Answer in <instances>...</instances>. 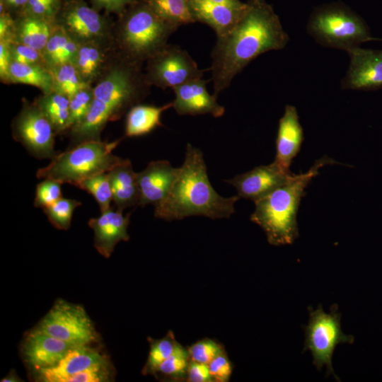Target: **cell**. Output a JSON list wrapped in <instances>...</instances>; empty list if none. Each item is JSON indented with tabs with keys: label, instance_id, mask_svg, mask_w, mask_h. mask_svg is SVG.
<instances>
[{
	"label": "cell",
	"instance_id": "6da1fadb",
	"mask_svg": "<svg viewBox=\"0 0 382 382\" xmlns=\"http://www.w3.org/2000/svg\"><path fill=\"white\" fill-rule=\"evenodd\" d=\"M289 36L278 17L263 0H249L237 23L217 37L212 52L214 95L228 88L251 61L271 50L283 49Z\"/></svg>",
	"mask_w": 382,
	"mask_h": 382
},
{
	"label": "cell",
	"instance_id": "7a4b0ae2",
	"mask_svg": "<svg viewBox=\"0 0 382 382\" xmlns=\"http://www.w3.org/2000/svg\"><path fill=\"white\" fill-rule=\"evenodd\" d=\"M238 195L224 197L212 186L202 152L187 144L183 165L166 197L155 205V217L166 221L192 216L212 219L229 218Z\"/></svg>",
	"mask_w": 382,
	"mask_h": 382
},
{
	"label": "cell",
	"instance_id": "3957f363",
	"mask_svg": "<svg viewBox=\"0 0 382 382\" xmlns=\"http://www.w3.org/2000/svg\"><path fill=\"white\" fill-rule=\"evenodd\" d=\"M335 161L329 157L317 160L306 173L294 175L284 185L255 202L250 220L265 231L270 244L279 246L292 244L299 236L296 221L301 198L320 168Z\"/></svg>",
	"mask_w": 382,
	"mask_h": 382
},
{
	"label": "cell",
	"instance_id": "277c9868",
	"mask_svg": "<svg viewBox=\"0 0 382 382\" xmlns=\"http://www.w3.org/2000/svg\"><path fill=\"white\" fill-rule=\"evenodd\" d=\"M120 141L96 140L78 144L57 154L47 166L37 171L36 176L76 186L87 178L109 172L122 160L112 154Z\"/></svg>",
	"mask_w": 382,
	"mask_h": 382
},
{
	"label": "cell",
	"instance_id": "5b68a950",
	"mask_svg": "<svg viewBox=\"0 0 382 382\" xmlns=\"http://www.w3.org/2000/svg\"><path fill=\"white\" fill-rule=\"evenodd\" d=\"M178 28L158 16L146 1L134 6L124 17L120 43L125 57L139 62L161 51Z\"/></svg>",
	"mask_w": 382,
	"mask_h": 382
},
{
	"label": "cell",
	"instance_id": "8992f818",
	"mask_svg": "<svg viewBox=\"0 0 382 382\" xmlns=\"http://www.w3.org/2000/svg\"><path fill=\"white\" fill-rule=\"evenodd\" d=\"M308 33L323 46L348 51L360 44L376 40L364 22L342 8H329L316 13L308 25Z\"/></svg>",
	"mask_w": 382,
	"mask_h": 382
},
{
	"label": "cell",
	"instance_id": "52a82bcc",
	"mask_svg": "<svg viewBox=\"0 0 382 382\" xmlns=\"http://www.w3.org/2000/svg\"><path fill=\"white\" fill-rule=\"evenodd\" d=\"M308 311L309 320L305 327L303 351L311 352L317 369L325 366L327 375L331 374L338 381L332 365L334 351L339 344L353 343L354 337L342 331L341 315L337 305L332 306L330 313H325L321 306L316 310L309 307Z\"/></svg>",
	"mask_w": 382,
	"mask_h": 382
},
{
	"label": "cell",
	"instance_id": "ba28073f",
	"mask_svg": "<svg viewBox=\"0 0 382 382\" xmlns=\"http://www.w3.org/2000/svg\"><path fill=\"white\" fill-rule=\"evenodd\" d=\"M37 328L75 345H91L98 340L94 325L83 306L57 300Z\"/></svg>",
	"mask_w": 382,
	"mask_h": 382
},
{
	"label": "cell",
	"instance_id": "9c48e42d",
	"mask_svg": "<svg viewBox=\"0 0 382 382\" xmlns=\"http://www.w3.org/2000/svg\"><path fill=\"white\" fill-rule=\"evenodd\" d=\"M145 76L148 84L162 88H173L188 81L202 78L203 70L189 53L175 45H167L161 51L149 59Z\"/></svg>",
	"mask_w": 382,
	"mask_h": 382
},
{
	"label": "cell",
	"instance_id": "30bf717a",
	"mask_svg": "<svg viewBox=\"0 0 382 382\" xmlns=\"http://www.w3.org/2000/svg\"><path fill=\"white\" fill-rule=\"evenodd\" d=\"M13 129L16 139L36 158L52 159L57 154L54 128L37 105L23 107Z\"/></svg>",
	"mask_w": 382,
	"mask_h": 382
},
{
	"label": "cell",
	"instance_id": "8fae6325",
	"mask_svg": "<svg viewBox=\"0 0 382 382\" xmlns=\"http://www.w3.org/2000/svg\"><path fill=\"white\" fill-rule=\"evenodd\" d=\"M294 175L289 170L274 161L225 180V182L236 189L238 197L255 202L284 185Z\"/></svg>",
	"mask_w": 382,
	"mask_h": 382
},
{
	"label": "cell",
	"instance_id": "7c38bea8",
	"mask_svg": "<svg viewBox=\"0 0 382 382\" xmlns=\"http://www.w3.org/2000/svg\"><path fill=\"white\" fill-rule=\"evenodd\" d=\"M349 66L342 80L343 89L372 91L382 88V50L357 47L347 51Z\"/></svg>",
	"mask_w": 382,
	"mask_h": 382
},
{
	"label": "cell",
	"instance_id": "4fadbf2b",
	"mask_svg": "<svg viewBox=\"0 0 382 382\" xmlns=\"http://www.w3.org/2000/svg\"><path fill=\"white\" fill-rule=\"evenodd\" d=\"M75 346L36 328L26 335L22 354L25 362L37 373L56 365Z\"/></svg>",
	"mask_w": 382,
	"mask_h": 382
},
{
	"label": "cell",
	"instance_id": "5bb4252c",
	"mask_svg": "<svg viewBox=\"0 0 382 382\" xmlns=\"http://www.w3.org/2000/svg\"><path fill=\"white\" fill-rule=\"evenodd\" d=\"M207 83L202 78H197L173 88V108L178 115L209 114L219 117L224 114L225 108L217 103V97L207 91Z\"/></svg>",
	"mask_w": 382,
	"mask_h": 382
},
{
	"label": "cell",
	"instance_id": "9a60e30c",
	"mask_svg": "<svg viewBox=\"0 0 382 382\" xmlns=\"http://www.w3.org/2000/svg\"><path fill=\"white\" fill-rule=\"evenodd\" d=\"M129 214L124 216L122 211L110 207L101 212L99 217L88 221L94 233V247L104 257H110L120 241H129Z\"/></svg>",
	"mask_w": 382,
	"mask_h": 382
},
{
	"label": "cell",
	"instance_id": "2e32d148",
	"mask_svg": "<svg viewBox=\"0 0 382 382\" xmlns=\"http://www.w3.org/2000/svg\"><path fill=\"white\" fill-rule=\"evenodd\" d=\"M178 168H174L165 160L150 162L142 171L137 173L140 194L139 206H154L168 195L176 176Z\"/></svg>",
	"mask_w": 382,
	"mask_h": 382
},
{
	"label": "cell",
	"instance_id": "e0dca14e",
	"mask_svg": "<svg viewBox=\"0 0 382 382\" xmlns=\"http://www.w3.org/2000/svg\"><path fill=\"white\" fill-rule=\"evenodd\" d=\"M108 358L91 345H77L70 349L54 366L37 373V379L43 382H65L76 374Z\"/></svg>",
	"mask_w": 382,
	"mask_h": 382
},
{
	"label": "cell",
	"instance_id": "ac0fdd59",
	"mask_svg": "<svg viewBox=\"0 0 382 382\" xmlns=\"http://www.w3.org/2000/svg\"><path fill=\"white\" fill-rule=\"evenodd\" d=\"M303 140V130L295 106L286 105L279 119L276 138L274 161L289 170L292 160L300 151Z\"/></svg>",
	"mask_w": 382,
	"mask_h": 382
},
{
	"label": "cell",
	"instance_id": "d6986e66",
	"mask_svg": "<svg viewBox=\"0 0 382 382\" xmlns=\"http://www.w3.org/2000/svg\"><path fill=\"white\" fill-rule=\"evenodd\" d=\"M196 21L207 24L219 37L237 23L244 13L247 3L241 6L214 4L204 0H190Z\"/></svg>",
	"mask_w": 382,
	"mask_h": 382
},
{
	"label": "cell",
	"instance_id": "ffe728a7",
	"mask_svg": "<svg viewBox=\"0 0 382 382\" xmlns=\"http://www.w3.org/2000/svg\"><path fill=\"white\" fill-rule=\"evenodd\" d=\"M112 201L116 208L125 209L139 205L140 194L137 179V173L132 168L129 159H124L115 166L109 172Z\"/></svg>",
	"mask_w": 382,
	"mask_h": 382
},
{
	"label": "cell",
	"instance_id": "44dd1931",
	"mask_svg": "<svg viewBox=\"0 0 382 382\" xmlns=\"http://www.w3.org/2000/svg\"><path fill=\"white\" fill-rule=\"evenodd\" d=\"M64 21L69 31L80 40H93L103 32L104 25L101 17L85 5L76 6L70 9Z\"/></svg>",
	"mask_w": 382,
	"mask_h": 382
},
{
	"label": "cell",
	"instance_id": "7402d4cb",
	"mask_svg": "<svg viewBox=\"0 0 382 382\" xmlns=\"http://www.w3.org/2000/svg\"><path fill=\"white\" fill-rule=\"evenodd\" d=\"M173 107L172 102L163 106L137 105L129 111L125 126L127 137L146 134L158 126H162L161 116L166 110Z\"/></svg>",
	"mask_w": 382,
	"mask_h": 382
},
{
	"label": "cell",
	"instance_id": "603a6c76",
	"mask_svg": "<svg viewBox=\"0 0 382 382\" xmlns=\"http://www.w3.org/2000/svg\"><path fill=\"white\" fill-rule=\"evenodd\" d=\"M10 80L40 88L46 94L52 92V73L37 64H25L12 61L9 69Z\"/></svg>",
	"mask_w": 382,
	"mask_h": 382
},
{
	"label": "cell",
	"instance_id": "cb8c5ba5",
	"mask_svg": "<svg viewBox=\"0 0 382 382\" xmlns=\"http://www.w3.org/2000/svg\"><path fill=\"white\" fill-rule=\"evenodd\" d=\"M69 102V97L54 91L40 98L37 105L49 120L54 130L59 132L67 129Z\"/></svg>",
	"mask_w": 382,
	"mask_h": 382
},
{
	"label": "cell",
	"instance_id": "d4e9b609",
	"mask_svg": "<svg viewBox=\"0 0 382 382\" xmlns=\"http://www.w3.org/2000/svg\"><path fill=\"white\" fill-rule=\"evenodd\" d=\"M161 18L180 26L197 22L190 0H146Z\"/></svg>",
	"mask_w": 382,
	"mask_h": 382
},
{
	"label": "cell",
	"instance_id": "484cf974",
	"mask_svg": "<svg viewBox=\"0 0 382 382\" xmlns=\"http://www.w3.org/2000/svg\"><path fill=\"white\" fill-rule=\"evenodd\" d=\"M52 75L55 92L66 96L69 99L79 91L88 88V83L74 64L56 66Z\"/></svg>",
	"mask_w": 382,
	"mask_h": 382
},
{
	"label": "cell",
	"instance_id": "4316f807",
	"mask_svg": "<svg viewBox=\"0 0 382 382\" xmlns=\"http://www.w3.org/2000/svg\"><path fill=\"white\" fill-rule=\"evenodd\" d=\"M148 341L150 349L142 374L154 375L159 366L173 352L178 342L171 331L161 339L149 337Z\"/></svg>",
	"mask_w": 382,
	"mask_h": 382
},
{
	"label": "cell",
	"instance_id": "83f0119b",
	"mask_svg": "<svg viewBox=\"0 0 382 382\" xmlns=\"http://www.w3.org/2000/svg\"><path fill=\"white\" fill-rule=\"evenodd\" d=\"M18 36L22 44L40 51L45 48L51 34L45 21L36 18H28L21 23Z\"/></svg>",
	"mask_w": 382,
	"mask_h": 382
},
{
	"label": "cell",
	"instance_id": "f1b7e54d",
	"mask_svg": "<svg viewBox=\"0 0 382 382\" xmlns=\"http://www.w3.org/2000/svg\"><path fill=\"white\" fill-rule=\"evenodd\" d=\"M76 187L86 191L95 198L100 212L110 208L112 190L108 172L87 178L76 184Z\"/></svg>",
	"mask_w": 382,
	"mask_h": 382
},
{
	"label": "cell",
	"instance_id": "f546056e",
	"mask_svg": "<svg viewBox=\"0 0 382 382\" xmlns=\"http://www.w3.org/2000/svg\"><path fill=\"white\" fill-rule=\"evenodd\" d=\"M190 361L187 349L178 343L173 352L159 366L154 376L175 381L186 379Z\"/></svg>",
	"mask_w": 382,
	"mask_h": 382
},
{
	"label": "cell",
	"instance_id": "4dcf8cb0",
	"mask_svg": "<svg viewBox=\"0 0 382 382\" xmlns=\"http://www.w3.org/2000/svg\"><path fill=\"white\" fill-rule=\"evenodd\" d=\"M103 59V54L98 48L91 45H86L79 48L74 64L82 79L87 82L96 76Z\"/></svg>",
	"mask_w": 382,
	"mask_h": 382
},
{
	"label": "cell",
	"instance_id": "1f68e13d",
	"mask_svg": "<svg viewBox=\"0 0 382 382\" xmlns=\"http://www.w3.org/2000/svg\"><path fill=\"white\" fill-rule=\"evenodd\" d=\"M81 205L79 201L62 197L43 211L53 226L66 231L70 227L74 211Z\"/></svg>",
	"mask_w": 382,
	"mask_h": 382
},
{
	"label": "cell",
	"instance_id": "d6a6232c",
	"mask_svg": "<svg viewBox=\"0 0 382 382\" xmlns=\"http://www.w3.org/2000/svg\"><path fill=\"white\" fill-rule=\"evenodd\" d=\"M93 100V91H79L70 98L67 129L78 125L87 115Z\"/></svg>",
	"mask_w": 382,
	"mask_h": 382
},
{
	"label": "cell",
	"instance_id": "836d02e7",
	"mask_svg": "<svg viewBox=\"0 0 382 382\" xmlns=\"http://www.w3.org/2000/svg\"><path fill=\"white\" fill-rule=\"evenodd\" d=\"M107 359L67 378L65 382H107L111 381L113 372Z\"/></svg>",
	"mask_w": 382,
	"mask_h": 382
},
{
	"label": "cell",
	"instance_id": "e575fe53",
	"mask_svg": "<svg viewBox=\"0 0 382 382\" xmlns=\"http://www.w3.org/2000/svg\"><path fill=\"white\" fill-rule=\"evenodd\" d=\"M62 185L61 183L52 179H43L36 186L35 207L43 209L61 199Z\"/></svg>",
	"mask_w": 382,
	"mask_h": 382
},
{
	"label": "cell",
	"instance_id": "d590c367",
	"mask_svg": "<svg viewBox=\"0 0 382 382\" xmlns=\"http://www.w3.org/2000/svg\"><path fill=\"white\" fill-rule=\"evenodd\" d=\"M190 360L208 364L217 355L224 352L223 347L211 339H202L187 348Z\"/></svg>",
	"mask_w": 382,
	"mask_h": 382
},
{
	"label": "cell",
	"instance_id": "8d00e7d4",
	"mask_svg": "<svg viewBox=\"0 0 382 382\" xmlns=\"http://www.w3.org/2000/svg\"><path fill=\"white\" fill-rule=\"evenodd\" d=\"M211 376L216 382H227L229 381L233 366L225 351L217 355L209 364Z\"/></svg>",
	"mask_w": 382,
	"mask_h": 382
},
{
	"label": "cell",
	"instance_id": "74e56055",
	"mask_svg": "<svg viewBox=\"0 0 382 382\" xmlns=\"http://www.w3.org/2000/svg\"><path fill=\"white\" fill-rule=\"evenodd\" d=\"M12 61L25 64H36L40 60L39 50L24 44L8 45Z\"/></svg>",
	"mask_w": 382,
	"mask_h": 382
},
{
	"label": "cell",
	"instance_id": "f35d334b",
	"mask_svg": "<svg viewBox=\"0 0 382 382\" xmlns=\"http://www.w3.org/2000/svg\"><path fill=\"white\" fill-rule=\"evenodd\" d=\"M69 35L64 31L57 30L51 35L44 50L47 60L54 66H56L59 53L67 40Z\"/></svg>",
	"mask_w": 382,
	"mask_h": 382
},
{
	"label": "cell",
	"instance_id": "ab89813d",
	"mask_svg": "<svg viewBox=\"0 0 382 382\" xmlns=\"http://www.w3.org/2000/svg\"><path fill=\"white\" fill-rule=\"evenodd\" d=\"M186 381L188 382H214L208 364L190 360Z\"/></svg>",
	"mask_w": 382,
	"mask_h": 382
},
{
	"label": "cell",
	"instance_id": "60d3db41",
	"mask_svg": "<svg viewBox=\"0 0 382 382\" xmlns=\"http://www.w3.org/2000/svg\"><path fill=\"white\" fill-rule=\"evenodd\" d=\"M12 62L8 45L1 40L0 43V75L4 80L10 79L9 69Z\"/></svg>",
	"mask_w": 382,
	"mask_h": 382
},
{
	"label": "cell",
	"instance_id": "b9f144b4",
	"mask_svg": "<svg viewBox=\"0 0 382 382\" xmlns=\"http://www.w3.org/2000/svg\"><path fill=\"white\" fill-rule=\"evenodd\" d=\"M56 1L57 0H40L29 7L36 15H50L54 11Z\"/></svg>",
	"mask_w": 382,
	"mask_h": 382
},
{
	"label": "cell",
	"instance_id": "7bdbcfd3",
	"mask_svg": "<svg viewBox=\"0 0 382 382\" xmlns=\"http://www.w3.org/2000/svg\"><path fill=\"white\" fill-rule=\"evenodd\" d=\"M97 3L110 10H120L131 0H96Z\"/></svg>",
	"mask_w": 382,
	"mask_h": 382
},
{
	"label": "cell",
	"instance_id": "ee69618b",
	"mask_svg": "<svg viewBox=\"0 0 382 382\" xmlns=\"http://www.w3.org/2000/svg\"><path fill=\"white\" fill-rule=\"evenodd\" d=\"M10 28V23L8 18H6L5 16L1 17L0 21V37L1 40H4L6 36L8 34V30Z\"/></svg>",
	"mask_w": 382,
	"mask_h": 382
},
{
	"label": "cell",
	"instance_id": "f6af8a7d",
	"mask_svg": "<svg viewBox=\"0 0 382 382\" xmlns=\"http://www.w3.org/2000/svg\"><path fill=\"white\" fill-rule=\"evenodd\" d=\"M214 4H226L230 6H241L244 3L240 0H204Z\"/></svg>",
	"mask_w": 382,
	"mask_h": 382
},
{
	"label": "cell",
	"instance_id": "bcb514c9",
	"mask_svg": "<svg viewBox=\"0 0 382 382\" xmlns=\"http://www.w3.org/2000/svg\"><path fill=\"white\" fill-rule=\"evenodd\" d=\"M1 381L2 382H18L21 381V378L18 377L14 371H11L6 376L3 378Z\"/></svg>",
	"mask_w": 382,
	"mask_h": 382
},
{
	"label": "cell",
	"instance_id": "7dc6e473",
	"mask_svg": "<svg viewBox=\"0 0 382 382\" xmlns=\"http://www.w3.org/2000/svg\"><path fill=\"white\" fill-rule=\"evenodd\" d=\"M28 2V0H13V4L16 6H20Z\"/></svg>",
	"mask_w": 382,
	"mask_h": 382
},
{
	"label": "cell",
	"instance_id": "c3c4849f",
	"mask_svg": "<svg viewBox=\"0 0 382 382\" xmlns=\"http://www.w3.org/2000/svg\"><path fill=\"white\" fill-rule=\"evenodd\" d=\"M40 0H28V4H29V6L34 4L35 3L39 1Z\"/></svg>",
	"mask_w": 382,
	"mask_h": 382
},
{
	"label": "cell",
	"instance_id": "681fc988",
	"mask_svg": "<svg viewBox=\"0 0 382 382\" xmlns=\"http://www.w3.org/2000/svg\"><path fill=\"white\" fill-rule=\"evenodd\" d=\"M9 4H13V0H6Z\"/></svg>",
	"mask_w": 382,
	"mask_h": 382
},
{
	"label": "cell",
	"instance_id": "f907efd6",
	"mask_svg": "<svg viewBox=\"0 0 382 382\" xmlns=\"http://www.w3.org/2000/svg\"></svg>",
	"mask_w": 382,
	"mask_h": 382
}]
</instances>
